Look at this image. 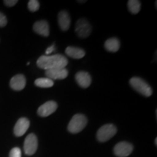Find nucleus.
<instances>
[{"instance_id": "f257e3e1", "label": "nucleus", "mask_w": 157, "mask_h": 157, "mask_svg": "<svg viewBox=\"0 0 157 157\" xmlns=\"http://www.w3.org/2000/svg\"><path fill=\"white\" fill-rule=\"evenodd\" d=\"M39 68L45 71L53 68H63L68 65V60L64 56L56 54L54 56H42L36 61Z\"/></svg>"}, {"instance_id": "f03ea898", "label": "nucleus", "mask_w": 157, "mask_h": 157, "mask_svg": "<svg viewBox=\"0 0 157 157\" xmlns=\"http://www.w3.org/2000/svg\"><path fill=\"white\" fill-rule=\"evenodd\" d=\"M87 124V119L85 116L81 113H77L74 115L71 119L68 125V130L71 133L76 134L80 132L82 129H84Z\"/></svg>"}, {"instance_id": "7ed1b4c3", "label": "nucleus", "mask_w": 157, "mask_h": 157, "mask_svg": "<svg viewBox=\"0 0 157 157\" xmlns=\"http://www.w3.org/2000/svg\"><path fill=\"white\" fill-rule=\"evenodd\" d=\"M131 87L135 91L145 97H150L152 95V89L149 84L145 82L143 78L139 77H132L129 80Z\"/></svg>"}, {"instance_id": "20e7f679", "label": "nucleus", "mask_w": 157, "mask_h": 157, "mask_svg": "<svg viewBox=\"0 0 157 157\" xmlns=\"http://www.w3.org/2000/svg\"><path fill=\"white\" fill-rule=\"evenodd\" d=\"M117 129L112 124L102 126L97 132V139L100 142H106L117 134Z\"/></svg>"}, {"instance_id": "39448f33", "label": "nucleus", "mask_w": 157, "mask_h": 157, "mask_svg": "<svg viewBox=\"0 0 157 157\" xmlns=\"http://www.w3.org/2000/svg\"><path fill=\"white\" fill-rule=\"evenodd\" d=\"M75 31L77 36L80 38H87L91 34L92 27L87 20L81 18L78 20L76 23Z\"/></svg>"}, {"instance_id": "423d86ee", "label": "nucleus", "mask_w": 157, "mask_h": 157, "mask_svg": "<svg viewBox=\"0 0 157 157\" xmlns=\"http://www.w3.org/2000/svg\"><path fill=\"white\" fill-rule=\"evenodd\" d=\"M38 147V140L37 137L34 133H31L25 137L23 145L25 154L28 156H31L34 154L37 150Z\"/></svg>"}, {"instance_id": "0eeeda50", "label": "nucleus", "mask_w": 157, "mask_h": 157, "mask_svg": "<svg viewBox=\"0 0 157 157\" xmlns=\"http://www.w3.org/2000/svg\"><path fill=\"white\" fill-rule=\"evenodd\" d=\"M133 151V146L131 143L127 142H120L116 145L113 148L114 154L118 157H127Z\"/></svg>"}, {"instance_id": "6e6552de", "label": "nucleus", "mask_w": 157, "mask_h": 157, "mask_svg": "<svg viewBox=\"0 0 157 157\" xmlns=\"http://www.w3.org/2000/svg\"><path fill=\"white\" fill-rule=\"evenodd\" d=\"M58 105L55 101H48L43 104L37 110V113L42 117H47L53 113L57 110Z\"/></svg>"}, {"instance_id": "1a4fd4ad", "label": "nucleus", "mask_w": 157, "mask_h": 157, "mask_svg": "<svg viewBox=\"0 0 157 157\" xmlns=\"http://www.w3.org/2000/svg\"><path fill=\"white\" fill-rule=\"evenodd\" d=\"M29 125L30 121L28 119L24 117L19 119L14 127V134L15 136L21 137L24 135L28 130Z\"/></svg>"}, {"instance_id": "9d476101", "label": "nucleus", "mask_w": 157, "mask_h": 157, "mask_svg": "<svg viewBox=\"0 0 157 157\" xmlns=\"http://www.w3.org/2000/svg\"><path fill=\"white\" fill-rule=\"evenodd\" d=\"M45 75L47 78H50V79H58L61 80L64 79L67 77L68 75V71L66 68H53V69H50L45 71Z\"/></svg>"}, {"instance_id": "9b49d317", "label": "nucleus", "mask_w": 157, "mask_h": 157, "mask_svg": "<svg viewBox=\"0 0 157 157\" xmlns=\"http://www.w3.org/2000/svg\"><path fill=\"white\" fill-rule=\"evenodd\" d=\"M26 80L25 77L23 74H17L11 78L10 85L13 90L16 91H21L23 90L25 87Z\"/></svg>"}, {"instance_id": "f8f14e48", "label": "nucleus", "mask_w": 157, "mask_h": 157, "mask_svg": "<svg viewBox=\"0 0 157 157\" xmlns=\"http://www.w3.org/2000/svg\"><path fill=\"white\" fill-rule=\"evenodd\" d=\"M33 29L36 34L43 36H48L50 34V26L49 23L46 21H37L34 24Z\"/></svg>"}, {"instance_id": "ddd939ff", "label": "nucleus", "mask_w": 157, "mask_h": 157, "mask_svg": "<svg viewBox=\"0 0 157 157\" xmlns=\"http://www.w3.org/2000/svg\"><path fill=\"white\" fill-rule=\"evenodd\" d=\"M75 78L77 84L82 88H87L91 84L92 78L87 72H78L76 74Z\"/></svg>"}, {"instance_id": "4468645a", "label": "nucleus", "mask_w": 157, "mask_h": 157, "mask_svg": "<svg viewBox=\"0 0 157 157\" xmlns=\"http://www.w3.org/2000/svg\"><path fill=\"white\" fill-rule=\"evenodd\" d=\"M58 19L60 29L63 31L68 30L71 25V17L68 12L66 10L60 11L58 14Z\"/></svg>"}, {"instance_id": "2eb2a0df", "label": "nucleus", "mask_w": 157, "mask_h": 157, "mask_svg": "<svg viewBox=\"0 0 157 157\" xmlns=\"http://www.w3.org/2000/svg\"><path fill=\"white\" fill-rule=\"evenodd\" d=\"M66 54L70 58L81 59L85 56V51L81 48L70 46L66 49Z\"/></svg>"}, {"instance_id": "dca6fc26", "label": "nucleus", "mask_w": 157, "mask_h": 157, "mask_svg": "<svg viewBox=\"0 0 157 157\" xmlns=\"http://www.w3.org/2000/svg\"><path fill=\"white\" fill-rule=\"evenodd\" d=\"M120 48V42L117 38H110L107 39L105 42V50L111 52H116L119 50Z\"/></svg>"}, {"instance_id": "f3484780", "label": "nucleus", "mask_w": 157, "mask_h": 157, "mask_svg": "<svg viewBox=\"0 0 157 157\" xmlns=\"http://www.w3.org/2000/svg\"><path fill=\"white\" fill-rule=\"evenodd\" d=\"M34 84L36 87L42 88H49L53 86L54 82L53 80L50 79L49 78H39L35 80Z\"/></svg>"}, {"instance_id": "a211bd4d", "label": "nucleus", "mask_w": 157, "mask_h": 157, "mask_svg": "<svg viewBox=\"0 0 157 157\" xmlns=\"http://www.w3.org/2000/svg\"><path fill=\"white\" fill-rule=\"evenodd\" d=\"M128 9L132 14H137L140 10V2L138 0H129L128 1Z\"/></svg>"}, {"instance_id": "6ab92c4d", "label": "nucleus", "mask_w": 157, "mask_h": 157, "mask_svg": "<svg viewBox=\"0 0 157 157\" xmlns=\"http://www.w3.org/2000/svg\"><path fill=\"white\" fill-rule=\"evenodd\" d=\"M29 10L31 12H36L39 8V2L36 0H30L28 3Z\"/></svg>"}, {"instance_id": "aec40b11", "label": "nucleus", "mask_w": 157, "mask_h": 157, "mask_svg": "<svg viewBox=\"0 0 157 157\" xmlns=\"http://www.w3.org/2000/svg\"><path fill=\"white\" fill-rule=\"evenodd\" d=\"M9 157H21V151L17 147L11 149Z\"/></svg>"}, {"instance_id": "412c9836", "label": "nucleus", "mask_w": 157, "mask_h": 157, "mask_svg": "<svg viewBox=\"0 0 157 157\" xmlns=\"http://www.w3.org/2000/svg\"><path fill=\"white\" fill-rule=\"evenodd\" d=\"M7 23V17L3 13H0V27H5Z\"/></svg>"}, {"instance_id": "4be33fe9", "label": "nucleus", "mask_w": 157, "mask_h": 157, "mask_svg": "<svg viewBox=\"0 0 157 157\" xmlns=\"http://www.w3.org/2000/svg\"><path fill=\"white\" fill-rule=\"evenodd\" d=\"M4 3L7 7H13L17 3V0H5Z\"/></svg>"}, {"instance_id": "5701e85b", "label": "nucleus", "mask_w": 157, "mask_h": 157, "mask_svg": "<svg viewBox=\"0 0 157 157\" xmlns=\"http://www.w3.org/2000/svg\"><path fill=\"white\" fill-rule=\"evenodd\" d=\"M54 50H55V45L54 44L51 45L50 47H49V48L47 49L46 52H45V56H47V55H50L51 52H53Z\"/></svg>"}, {"instance_id": "b1692460", "label": "nucleus", "mask_w": 157, "mask_h": 157, "mask_svg": "<svg viewBox=\"0 0 157 157\" xmlns=\"http://www.w3.org/2000/svg\"><path fill=\"white\" fill-rule=\"evenodd\" d=\"M155 145H156V146L157 145V138L155 139Z\"/></svg>"}]
</instances>
